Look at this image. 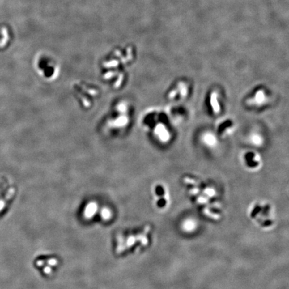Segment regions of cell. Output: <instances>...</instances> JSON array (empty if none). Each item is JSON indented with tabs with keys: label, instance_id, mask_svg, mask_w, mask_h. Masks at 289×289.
<instances>
[{
	"label": "cell",
	"instance_id": "6da1fadb",
	"mask_svg": "<svg viewBox=\"0 0 289 289\" xmlns=\"http://www.w3.org/2000/svg\"><path fill=\"white\" fill-rule=\"evenodd\" d=\"M188 87L187 84L183 82H180L169 92L168 97L171 100H183L188 95Z\"/></svg>",
	"mask_w": 289,
	"mask_h": 289
},
{
	"label": "cell",
	"instance_id": "7a4b0ae2",
	"mask_svg": "<svg viewBox=\"0 0 289 289\" xmlns=\"http://www.w3.org/2000/svg\"><path fill=\"white\" fill-rule=\"evenodd\" d=\"M154 135L161 143H168L171 139V133L168 127L164 123H159L154 129Z\"/></svg>",
	"mask_w": 289,
	"mask_h": 289
},
{
	"label": "cell",
	"instance_id": "3957f363",
	"mask_svg": "<svg viewBox=\"0 0 289 289\" xmlns=\"http://www.w3.org/2000/svg\"><path fill=\"white\" fill-rule=\"evenodd\" d=\"M248 103L254 107H262L268 102V95L262 89H259L248 100Z\"/></svg>",
	"mask_w": 289,
	"mask_h": 289
},
{
	"label": "cell",
	"instance_id": "277c9868",
	"mask_svg": "<svg viewBox=\"0 0 289 289\" xmlns=\"http://www.w3.org/2000/svg\"><path fill=\"white\" fill-rule=\"evenodd\" d=\"M244 159L249 168H255L260 163V155L254 151H246L243 154Z\"/></svg>",
	"mask_w": 289,
	"mask_h": 289
},
{
	"label": "cell",
	"instance_id": "5b68a950",
	"mask_svg": "<svg viewBox=\"0 0 289 289\" xmlns=\"http://www.w3.org/2000/svg\"><path fill=\"white\" fill-rule=\"evenodd\" d=\"M203 143L208 147H214L217 143V139L213 133L206 132L202 137Z\"/></svg>",
	"mask_w": 289,
	"mask_h": 289
},
{
	"label": "cell",
	"instance_id": "8992f818",
	"mask_svg": "<svg viewBox=\"0 0 289 289\" xmlns=\"http://www.w3.org/2000/svg\"><path fill=\"white\" fill-rule=\"evenodd\" d=\"M98 210V205L96 202H89L84 210V215L87 219L94 217Z\"/></svg>",
	"mask_w": 289,
	"mask_h": 289
},
{
	"label": "cell",
	"instance_id": "52a82bcc",
	"mask_svg": "<svg viewBox=\"0 0 289 289\" xmlns=\"http://www.w3.org/2000/svg\"><path fill=\"white\" fill-rule=\"evenodd\" d=\"M210 108L212 110L214 113H219L220 111V104L219 103L218 99V95L215 92H212L210 97Z\"/></svg>",
	"mask_w": 289,
	"mask_h": 289
},
{
	"label": "cell",
	"instance_id": "ba28073f",
	"mask_svg": "<svg viewBox=\"0 0 289 289\" xmlns=\"http://www.w3.org/2000/svg\"><path fill=\"white\" fill-rule=\"evenodd\" d=\"M250 143L255 147H260L263 144V137L258 133H252L249 137Z\"/></svg>",
	"mask_w": 289,
	"mask_h": 289
},
{
	"label": "cell",
	"instance_id": "9c48e42d",
	"mask_svg": "<svg viewBox=\"0 0 289 289\" xmlns=\"http://www.w3.org/2000/svg\"><path fill=\"white\" fill-rule=\"evenodd\" d=\"M101 218H103L104 220H108V219L112 217V212L111 210H109L107 207H104L102 209L100 212Z\"/></svg>",
	"mask_w": 289,
	"mask_h": 289
},
{
	"label": "cell",
	"instance_id": "30bf717a",
	"mask_svg": "<svg viewBox=\"0 0 289 289\" xmlns=\"http://www.w3.org/2000/svg\"><path fill=\"white\" fill-rule=\"evenodd\" d=\"M260 207L259 206L256 207H255V209L254 210V211H252V214H251V216H252V217H254L256 214H257V213L260 211Z\"/></svg>",
	"mask_w": 289,
	"mask_h": 289
}]
</instances>
